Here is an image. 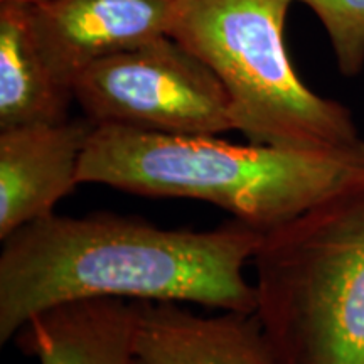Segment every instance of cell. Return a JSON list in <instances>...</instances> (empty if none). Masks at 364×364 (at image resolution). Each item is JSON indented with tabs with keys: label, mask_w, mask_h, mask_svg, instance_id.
<instances>
[{
	"label": "cell",
	"mask_w": 364,
	"mask_h": 364,
	"mask_svg": "<svg viewBox=\"0 0 364 364\" xmlns=\"http://www.w3.org/2000/svg\"><path fill=\"white\" fill-rule=\"evenodd\" d=\"M262 231L233 220L215 230H166L115 213H54L2 240L0 344L39 312L83 299L191 302L252 314L245 277Z\"/></svg>",
	"instance_id": "1"
},
{
	"label": "cell",
	"mask_w": 364,
	"mask_h": 364,
	"mask_svg": "<svg viewBox=\"0 0 364 364\" xmlns=\"http://www.w3.org/2000/svg\"><path fill=\"white\" fill-rule=\"evenodd\" d=\"M361 169L364 149L322 152L240 145L218 135L102 125L86 144L80 181L147 198L206 201L265 235Z\"/></svg>",
	"instance_id": "2"
},
{
	"label": "cell",
	"mask_w": 364,
	"mask_h": 364,
	"mask_svg": "<svg viewBox=\"0 0 364 364\" xmlns=\"http://www.w3.org/2000/svg\"><path fill=\"white\" fill-rule=\"evenodd\" d=\"M252 263L279 364H364V169L267 231Z\"/></svg>",
	"instance_id": "3"
},
{
	"label": "cell",
	"mask_w": 364,
	"mask_h": 364,
	"mask_svg": "<svg viewBox=\"0 0 364 364\" xmlns=\"http://www.w3.org/2000/svg\"><path fill=\"white\" fill-rule=\"evenodd\" d=\"M294 0H176L169 36L198 56L230 95L236 130L252 144L351 152L364 149L343 103L299 78L285 48Z\"/></svg>",
	"instance_id": "4"
},
{
	"label": "cell",
	"mask_w": 364,
	"mask_h": 364,
	"mask_svg": "<svg viewBox=\"0 0 364 364\" xmlns=\"http://www.w3.org/2000/svg\"><path fill=\"white\" fill-rule=\"evenodd\" d=\"M73 97L95 127L167 135L236 130L220 78L171 36L91 63L73 83Z\"/></svg>",
	"instance_id": "5"
},
{
	"label": "cell",
	"mask_w": 364,
	"mask_h": 364,
	"mask_svg": "<svg viewBox=\"0 0 364 364\" xmlns=\"http://www.w3.org/2000/svg\"><path fill=\"white\" fill-rule=\"evenodd\" d=\"M176 0H48L31 6L39 48L73 90L91 63L169 36Z\"/></svg>",
	"instance_id": "6"
},
{
	"label": "cell",
	"mask_w": 364,
	"mask_h": 364,
	"mask_svg": "<svg viewBox=\"0 0 364 364\" xmlns=\"http://www.w3.org/2000/svg\"><path fill=\"white\" fill-rule=\"evenodd\" d=\"M93 130L85 117L0 130V240L54 215L81 184V159Z\"/></svg>",
	"instance_id": "7"
},
{
	"label": "cell",
	"mask_w": 364,
	"mask_h": 364,
	"mask_svg": "<svg viewBox=\"0 0 364 364\" xmlns=\"http://www.w3.org/2000/svg\"><path fill=\"white\" fill-rule=\"evenodd\" d=\"M134 364H279L257 314L135 302Z\"/></svg>",
	"instance_id": "8"
},
{
	"label": "cell",
	"mask_w": 364,
	"mask_h": 364,
	"mask_svg": "<svg viewBox=\"0 0 364 364\" xmlns=\"http://www.w3.org/2000/svg\"><path fill=\"white\" fill-rule=\"evenodd\" d=\"M135 302L83 299L39 312L16 343L39 364H134Z\"/></svg>",
	"instance_id": "9"
},
{
	"label": "cell",
	"mask_w": 364,
	"mask_h": 364,
	"mask_svg": "<svg viewBox=\"0 0 364 364\" xmlns=\"http://www.w3.org/2000/svg\"><path fill=\"white\" fill-rule=\"evenodd\" d=\"M73 102L41 51L31 6L0 2V130L65 122Z\"/></svg>",
	"instance_id": "10"
},
{
	"label": "cell",
	"mask_w": 364,
	"mask_h": 364,
	"mask_svg": "<svg viewBox=\"0 0 364 364\" xmlns=\"http://www.w3.org/2000/svg\"><path fill=\"white\" fill-rule=\"evenodd\" d=\"M306 4L324 26L336 63L344 76L364 68V0H294Z\"/></svg>",
	"instance_id": "11"
},
{
	"label": "cell",
	"mask_w": 364,
	"mask_h": 364,
	"mask_svg": "<svg viewBox=\"0 0 364 364\" xmlns=\"http://www.w3.org/2000/svg\"><path fill=\"white\" fill-rule=\"evenodd\" d=\"M0 2H19V4H27V6H38V4L48 2V0H0Z\"/></svg>",
	"instance_id": "12"
}]
</instances>
